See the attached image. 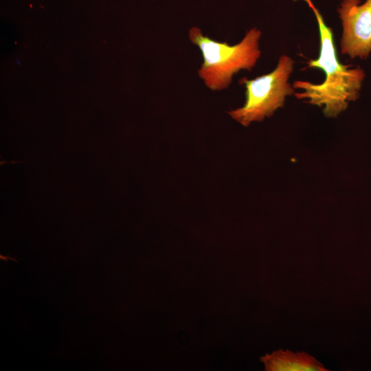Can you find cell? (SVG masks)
Instances as JSON below:
<instances>
[{
  "mask_svg": "<svg viewBox=\"0 0 371 371\" xmlns=\"http://www.w3.org/2000/svg\"><path fill=\"white\" fill-rule=\"evenodd\" d=\"M0 258H1V260H14V261H15V262H18L16 260H15V259L13 258H11V257H10V256H3V255H1V256H0Z\"/></svg>",
  "mask_w": 371,
  "mask_h": 371,
  "instance_id": "52a82bcc",
  "label": "cell"
},
{
  "mask_svg": "<svg viewBox=\"0 0 371 371\" xmlns=\"http://www.w3.org/2000/svg\"><path fill=\"white\" fill-rule=\"evenodd\" d=\"M10 163H12V164H16V163H24V161H6L5 160H1V162H0V165L1 166H3L5 164H8Z\"/></svg>",
  "mask_w": 371,
  "mask_h": 371,
  "instance_id": "8992f818",
  "label": "cell"
},
{
  "mask_svg": "<svg viewBox=\"0 0 371 371\" xmlns=\"http://www.w3.org/2000/svg\"><path fill=\"white\" fill-rule=\"evenodd\" d=\"M293 65L291 57L282 55L271 72L252 80L241 78L239 83L245 87V102L243 106L229 111V115L245 126L272 115L277 109L283 106L286 97L294 93L288 82Z\"/></svg>",
  "mask_w": 371,
  "mask_h": 371,
  "instance_id": "3957f363",
  "label": "cell"
},
{
  "mask_svg": "<svg viewBox=\"0 0 371 371\" xmlns=\"http://www.w3.org/2000/svg\"><path fill=\"white\" fill-rule=\"evenodd\" d=\"M267 371H327L313 356L305 352L280 349L260 357Z\"/></svg>",
  "mask_w": 371,
  "mask_h": 371,
  "instance_id": "5b68a950",
  "label": "cell"
},
{
  "mask_svg": "<svg viewBox=\"0 0 371 371\" xmlns=\"http://www.w3.org/2000/svg\"><path fill=\"white\" fill-rule=\"evenodd\" d=\"M304 1L315 16L320 38L319 56L315 60H310L306 67L323 70L325 79L321 84L294 81L293 87L302 90L295 96L307 100L308 103L324 106L325 116L335 117L347 108L349 102L358 98L365 72L359 67L343 65L338 60L332 29L326 25L313 1Z\"/></svg>",
  "mask_w": 371,
  "mask_h": 371,
  "instance_id": "6da1fadb",
  "label": "cell"
},
{
  "mask_svg": "<svg viewBox=\"0 0 371 371\" xmlns=\"http://www.w3.org/2000/svg\"><path fill=\"white\" fill-rule=\"evenodd\" d=\"M338 12L343 27L341 52L366 59L371 54V0H342Z\"/></svg>",
  "mask_w": 371,
  "mask_h": 371,
  "instance_id": "277c9868",
  "label": "cell"
},
{
  "mask_svg": "<svg viewBox=\"0 0 371 371\" xmlns=\"http://www.w3.org/2000/svg\"><path fill=\"white\" fill-rule=\"evenodd\" d=\"M261 32L249 30L238 44L230 45L204 36L197 27L189 31L191 42L200 49L203 62L198 71L206 87L212 91L227 88L232 76L241 69L251 70L260 56L259 40Z\"/></svg>",
  "mask_w": 371,
  "mask_h": 371,
  "instance_id": "7a4b0ae2",
  "label": "cell"
}]
</instances>
